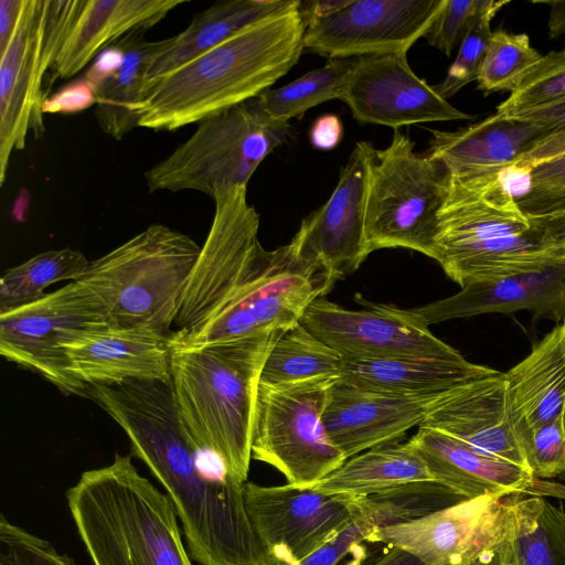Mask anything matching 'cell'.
<instances>
[{
    "label": "cell",
    "mask_w": 565,
    "mask_h": 565,
    "mask_svg": "<svg viewBox=\"0 0 565 565\" xmlns=\"http://www.w3.org/2000/svg\"><path fill=\"white\" fill-rule=\"evenodd\" d=\"M88 397L126 433L131 455L164 488L200 565H289L274 557L248 515L244 484L212 473L186 431L171 382L95 385Z\"/></svg>",
    "instance_id": "cell-1"
},
{
    "label": "cell",
    "mask_w": 565,
    "mask_h": 565,
    "mask_svg": "<svg viewBox=\"0 0 565 565\" xmlns=\"http://www.w3.org/2000/svg\"><path fill=\"white\" fill-rule=\"evenodd\" d=\"M301 1L233 35L150 83L139 127L175 130L262 95L286 75L305 50Z\"/></svg>",
    "instance_id": "cell-2"
},
{
    "label": "cell",
    "mask_w": 565,
    "mask_h": 565,
    "mask_svg": "<svg viewBox=\"0 0 565 565\" xmlns=\"http://www.w3.org/2000/svg\"><path fill=\"white\" fill-rule=\"evenodd\" d=\"M281 331L171 349V385L181 420L200 451L237 483L247 481L257 386Z\"/></svg>",
    "instance_id": "cell-3"
},
{
    "label": "cell",
    "mask_w": 565,
    "mask_h": 565,
    "mask_svg": "<svg viewBox=\"0 0 565 565\" xmlns=\"http://www.w3.org/2000/svg\"><path fill=\"white\" fill-rule=\"evenodd\" d=\"M67 504L94 565H193L167 494L141 476L132 455L84 471Z\"/></svg>",
    "instance_id": "cell-4"
},
{
    "label": "cell",
    "mask_w": 565,
    "mask_h": 565,
    "mask_svg": "<svg viewBox=\"0 0 565 565\" xmlns=\"http://www.w3.org/2000/svg\"><path fill=\"white\" fill-rule=\"evenodd\" d=\"M559 259L544 248L540 228L500 172L449 174L434 260L461 288L539 270Z\"/></svg>",
    "instance_id": "cell-5"
},
{
    "label": "cell",
    "mask_w": 565,
    "mask_h": 565,
    "mask_svg": "<svg viewBox=\"0 0 565 565\" xmlns=\"http://www.w3.org/2000/svg\"><path fill=\"white\" fill-rule=\"evenodd\" d=\"M338 280L306 254L296 236L273 250L259 244L193 328L171 334L170 349L200 348L279 330L300 322L308 307Z\"/></svg>",
    "instance_id": "cell-6"
},
{
    "label": "cell",
    "mask_w": 565,
    "mask_h": 565,
    "mask_svg": "<svg viewBox=\"0 0 565 565\" xmlns=\"http://www.w3.org/2000/svg\"><path fill=\"white\" fill-rule=\"evenodd\" d=\"M200 252L190 236L152 224L90 260L76 281L99 299L110 326L147 329L170 338Z\"/></svg>",
    "instance_id": "cell-7"
},
{
    "label": "cell",
    "mask_w": 565,
    "mask_h": 565,
    "mask_svg": "<svg viewBox=\"0 0 565 565\" xmlns=\"http://www.w3.org/2000/svg\"><path fill=\"white\" fill-rule=\"evenodd\" d=\"M394 129L391 143L366 141L365 252L408 248L435 257L438 213L446 198L445 163Z\"/></svg>",
    "instance_id": "cell-8"
},
{
    "label": "cell",
    "mask_w": 565,
    "mask_h": 565,
    "mask_svg": "<svg viewBox=\"0 0 565 565\" xmlns=\"http://www.w3.org/2000/svg\"><path fill=\"white\" fill-rule=\"evenodd\" d=\"M288 121L274 119L260 95L199 122L195 132L145 172L149 192L194 190L211 196L247 183L287 138Z\"/></svg>",
    "instance_id": "cell-9"
},
{
    "label": "cell",
    "mask_w": 565,
    "mask_h": 565,
    "mask_svg": "<svg viewBox=\"0 0 565 565\" xmlns=\"http://www.w3.org/2000/svg\"><path fill=\"white\" fill-rule=\"evenodd\" d=\"M334 382H258L252 458L273 466L296 487H311L338 469L347 458L322 420L328 390Z\"/></svg>",
    "instance_id": "cell-10"
},
{
    "label": "cell",
    "mask_w": 565,
    "mask_h": 565,
    "mask_svg": "<svg viewBox=\"0 0 565 565\" xmlns=\"http://www.w3.org/2000/svg\"><path fill=\"white\" fill-rule=\"evenodd\" d=\"M520 494L461 500L418 520L375 530L367 539L396 547L424 565H466L500 551L518 535Z\"/></svg>",
    "instance_id": "cell-11"
},
{
    "label": "cell",
    "mask_w": 565,
    "mask_h": 565,
    "mask_svg": "<svg viewBox=\"0 0 565 565\" xmlns=\"http://www.w3.org/2000/svg\"><path fill=\"white\" fill-rule=\"evenodd\" d=\"M109 324L99 299L79 281L0 311V353L65 394L87 397V388L68 372L62 344L75 332Z\"/></svg>",
    "instance_id": "cell-12"
},
{
    "label": "cell",
    "mask_w": 565,
    "mask_h": 565,
    "mask_svg": "<svg viewBox=\"0 0 565 565\" xmlns=\"http://www.w3.org/2000/svg\"><path fill=\"white\" fill-rule=\"evenodd\" d=\"M246 509L267 551L296 565L318 551L360 514L359 497L311 487L244 483Z\"/></svg>",
    "instance_id": "cell-13"
},
{
    "label": "cell",
    "mask_w": 565,
    "mask_h": 565,
    "mask_svg": "<svg viewBox=\"0 0 565 565\" xmlns=\"http://www.w3.org/2000/svg\"><path fill=\"white\" fill-rule=\"evenodd\" d=\"M358 300L365 305L364 309H347L318 298L300 321L344 359L462 356L434 335L409 309Z\"/></svg>",
    "instance_id": "cell-14"
},
{
    "label": "cell",
    "mask_w": 565,
    "mask_h": 565,
    "mask_svg": "<svg viewBox=\"0 0 565 565\" xmlns=\"http://www.w3.org/2000/svg\"><path fill=\"white\" fill-rule=\"evenodd\" d=\"M444 0H349L307 23L305 49L329 58L405 53L428 32Z\"/></svg>",
    "instance_id": "cell-15"
},
{
    "label": "cell",
    "mask_w": 565,
    "mask_h": 565,
    "mask_svg": "<svg viewBox=\"0 0 565 565\" xmlns=\"http://www.w3.org/2000/svg\"><path fill=\"white\" fill-rule=\"evenodd\" d=\"M341 99L359 122L393 129L475 118L454 107L434 86L419 78L405 53L361 56Z\"/></svg>",
    "instance_id": "cell-16"
},
{
    "label": "cell",
    "mask_w": 565,
    "mask_h": 565,
    "mask_svg": "<svg viewBox=\"0 0 565 565\" xmlns=\"http://www.w3.org/2000/svg\"><path fill=\"white\" fill-rule=\"evenodd\" d=\"M447 391L404 395L372 390L341 377L328 390L322 420L348 459L373 447L399 441L406 431L422 424Z\"/></svg>",
    "instance_id": "cell-17"
},
{
    "label": "cell",
    "mask_w": 565,
    "mask_h": 565,
    "mask_svg": "<svg viewBox=\"0 0 565 565\" xmlns=\"http://www.w3.org/2000/svg\"><path fill=\"white\" fill-rule=\"evenodd\" d=\"M61 349L68 372L86 388L128 381L171 382L169 338L154 331L96 326L73 333Z\"/></svg>",
    "instance_id": "cell-18"
},
{
    "label": "cell",
    "mask_w": 565,
    "mask_h": 565,
    "mask_svg": "<svg viewBox=\"0 0 565 565\" xmlns=\"http://www.w3.org/2000/svg\"><path fill=\"white\" fill-rule=\"evenodd\" d=\"M42 0H24L6 49L0 53V184L14 149L25 145L29 128L43 130Z\"/></svg>",
    "instance_id": "cell-19"
},
{
    "label": "cell",
    "mask_w": 565,
    "mask_h": 565,
    "mask_svg": "<svg viewBox=\"0 0 565 565\" xmlns=\"http://www.w3.org/2000/svg\"><path fill=\"white\" fill-rule=\"evenodd\" d=\"M366 183V141H360L328 201L302 220L295 235L301 249L318 259L337 280L355 271L367 257Z\"/></svg>",
    "instance_id": "cell-20"
},
{
    "label": "cell",
    "mask_w": 565,
    "mask_h": 565,
    "mask_svg": "<svg viewBox=\"0 0 565 565\" xmlns=\"http://www.w3.org/2000/svg\"><path fill=\"white\" fill-rule=\"evenodd\" d=\"M409 440L433 479L463 499L523 493L565 498L561 484L536 478L526 467L479 451L441 431L420 427Z\"/></svg>",
    "instance_id": "cell-21"
},
{
    "label": "cell",
    "mask_w": 565,
    "mask_h": 565,
    "mask_svg": "<svg viewBox=\"0 0 565 565\" xmlns=\"http://www.w3.org/2000/svg\"><path fill=\"white\" fill-rule=\"evenodd\" d=\"M420 427L441 431L479 451L526 467L512 422L505 374L498 370L448 390Z\"/></svg>",
    "instance_id": "cell-22"
},
{
    "label": "cell",
    "mask_w": 565,
    "mask_h": 565,
    "mask_svg": "<svg viewBox=\"0 0 565 565\" xmlns=\"http://www.w3.org/2000/svg\"><path fill=\"white\" fill-rule=\"evenodd\" d=\"M426 326L484 313L530 311L565 319V258L542 269L467 285L457 294L409 309Z\"/></svg>",
    "instance_id": "cell-23"
},
{
    "label": "cell",
    "mask_w": 565,
    "mask_h": 565,
    "mask_svg": "<svg viewBox=\"0 0 565 565\" xmlns=\"http://www.w3.org/2000/svg\"><path fill=\"white\" fill-rule=\"evenodd\" d=\"M429 131L431 138L426 151L443 161L449 174L456 177L500 172L553 134L541 126L495 114L457 130Z\"/></svg>",
    "instance_id": "cell-24"
},
{
    "label": "cell",
    "mask_w": 565,
    "mask_h": 565,
    "mask_svg": "<svg viewBox=\"0 0 565 565\" xmlns=\"http://www.w3.org/2000/svg\"><path fill=\"white\" fill-rule=\"evenodd\" d=\"M184 0H81L53 65L54 78L82 71L103 49L128 33L148 30Z\"/></svg>",
    "instance_id": "cell-25"
},
{
    "label": "cell",
    "mask_w": 565,
    "mask_h": 565,
    "mask_svg": "<svg viewBox=\"0 0 565 565\" xmlns=\"http://www.w3.org/2000/svg\"><path fill=\"white\" fill-rule=\"evenodd\" d=\"M504 374L518 440L526 430L564 416L565 359L558 344V326Z\"/></svg>",
    "instance_id": "cell-26"
},
{
    "label": "cell",
    "mask_w": 565,
    "mask_h": 565,
    "mask_svg": "<svg viewBox=\"0 0 565 565\" xmlns=\"http://www.w3.org/2000/svg\"><path fill=\"white\" fill-rule=\"evenodd\" d=\"M146 31H132L116 43L117 63L94 88L97 122L106 135L117 140L139 127L147 72L156 56L173 40L172 36L147 41Z\"/></svg>",
    "instance_id": "cell-27"
},
{
    "label": "cell",
    "mask_w": 565,
    "mask_h": 565,
    "mask_svg": "<svg viewBox=\"0 0 565 565\" xmlns=\"http://www.w3.org/2000/svg\"><path fill=\"white\" fill-rule=\"evenodd\" d=\"M497 370L471 363L463 356H392L344 359L342 377L362 386L404 395L445 392Z\"/></svg>",
    "instance_id": "cell-28"
},
{
    "label": "cell",
    "mask_w": 565,
    "mask_h": 565,
    "mask_svg": "<svg viewBox=\"0 0 565 565\" xmlns=\"http://www.w3.org/2000/svg\"><path fill=\"white\" fill-rule=\"evenodd\" d=\"M299 0H228L216 2L196 14L189 26L173 36L171 44L156 56L146 87L225 42L244 29L282 12Z\"/></svg>",
    "instance_id": "cell-29"
},
{
    "label": "cell",
    "mask_w": 565,
    "mask_h": 565,
    "mask_svg": "<svg viewBox=\"0 0 565 565\" xmlns=\"http://www.w3.org/2000/svg\"><path fill=\"white\" fill-rule=\"evenodd\" d=\"M430 480L435 481L408 439L373 447L348 458L311 488L327 493L363 497L408 482Z\"/></svg>",
    "instance_id": "cell-30"
},
{
    "label": "cell",
    "mask_w": 565,
    "mask_h": 565,
    "mask_svg": "<svg viewBox=\"0 0 565 565\" xmlns=\"http://www.w3.org/2000/svg\"><path fill=\"white\" fill-rule=\"evenodd\" d=\"M343 373L344 358L300 321L280 332L265 361L259 382L295 385L337 381Z\"/></svg>",
    "instance_id": "cell-31"
},
{
    "label": "cell",
    "mask_w": 565,
    "mask_h": 565,
    "mask_svg": "<svg viewBox=\"0 0 565 565\" xmlns=\"http://www.w3.org/2000/svg\"><path fill=\"white\" fill-rule=\"evenodd\" d=\"M521 209L542 214L565 206V132H553L505 169Z\"/></svg>",
    "instance_id": "cell-32"
},
{
    "label": "cell",
    "mask_w": 565,
    "mask_h": 565,
    "mask_svg": "<svg viewBox=\"0 0 565 565\" xmlns=\"http://www.w3.org/2000/svg\"><path fill=\"white\" fill-rule=\"evenodd\" d=\"M461 500L465 499L437 481L408 482L359 497L360 514L354 521L367 542L377 529L418 520Z\"/></svg>",
    "instance_id": "cell-33"
},
{
    "label": "cell",
    "mask_w": 565,
    "mask_h": 565,
    "mask_svg": "<svg viewBox=\"0 0 565 565\" xmlns=\"http://www.w3.org/2000/svg\"><path fill=\"white\" fill-rule=\"evenodd\" d=\"M522 522L501 565H565V510L543 497L521 499Z\"/></svg>",
    "instance_id": "cell-34"
},
{
    "label": "cell",
    "mask_w": 565,
    "mask_h": 565,
    "mask_svg": "<svg viewBox=\"0 0 565 565\" xmlns=\"http://www.w3.org/2000/svg\"><path fill=\"white\" fill-rule=\"evenodd\" d=\"M90 260L70 247L42 252L7 269L0 279V311L32 302L52 284L78 280Z\"/></svg>",
    "instance_id": "cell-35"
},
{
    "label": "cell",
    "mask_w": 565,
    "mask_h": 565,
    "mask_svg": "<svg viewBox=\"0 0 565 565\" xmlns=\"http://www.w3.org/2000/svg\"><path fill=\"white\" fill-rule=\"evenodd\" d=\"M361 56L329 58L324 66L312 70L295 81L260 95L270 117L281 121L300 117L308 109L339 98Z\"/></svg>",
    "instance_id": "cell-36"
},
{
    "label": "cell",
    "mask_w": 565,
    "mask_h": 565,
    "mask_svg": "<svg viewBox=\"0 0 565 565\" xmlns=\"http://www.w3.org/2000/svg\"><path fill=\"white\" fill-rule=\"evenodd\" d=\"M542 56L526 33L492 31L477 76L478 89L484 95L513 93Z\"/></svg>",
    "instance_id": "cell-37"
},
{
    "label": "cell",
    "mask_w": 565,
    "mask_h": 565,
    "mask_svg": "<svg viewBox=\"0 0 565 565\" xmlns=\"http://www.w3.org/2000/svg\"><path fill=\"white\" fill-rule=\"evenodd\" d=\"M510 1L479 0L477 12L460 44L459 52L446 77L434 86L445 99L452 97L467 84L477 81L480 65L491 36V22Z\"/></svg>",
    "instance_id": "cell-38"
},
{
    "label": "cell",
    "mask_w": 565,
    "mask_h": 565,
    "mask_svg": "<svg viewBox=\"0 0 565 565\" xmlns=\"http://www.w3.org/2000/svg\"><path fill=\"white\" fill-rule=\"evenodd\" d=\"M565 97V47L542 56L520 86L499 104L500 117L533 109Z\"/></svg>",
    "instance_id": "cell-39"
},
{
    "label": "cell",
    "mask_w": 565,
    "mask_h": 565,
    "mask_svg": "<svg viewBox=\"0 0 565 565\" xmlns=\"http://www.w3.org/2000/svg\"><path fill=\"white\" fill-rule=\"evenodd\" d=\"M526 467L540 479L565 477L564 416L519 436Z\"/></svg>",
    "instance_id": "cell-40"
},
{
    "label": "cell",
    "mask_w": 565,
    "mask_h": 565,
    "mask_svg": "<svg viewBox=\"0 0 565 565\" xmlns=\"http://www.w3.org/2000/svg\"><path fill=\"white\" fill-rule=\"evenodd\" d=\"M0 565H76L46 540L0 518Z\"/></svg>",
    "instance_id": "cell-41"
},
{
    "label": "cell",
    "mask_w": 565,
    "mask_h": 565,
    "mask_svg": "<svg viewBox=\"0 0 565 565\" xmlns=\"http://www.w3.org/2000/svg\"><path fill=\"white\" fill-rule=\"evenodd\" d=\"M479 0H444L428 32L427 42L450 56L461 44L478 9Z\"/></svg>",
    "instance_id": "cell-42"
},
{
    "label": "cell",
    "mask_w": 565,
    "mask_h": 565,
    "mask_svg": "<svg viewBox=\"0 0 565 565\" xmlns=\"http://www.w3.org/2000/svg\"><path fill=\"white\" fill-rule=\"evenodd\" d=\"M530 215L541 231L544 248L557 258H565V206Z\"/></svg>",
    "instance_id": "cell-43"
},
{
    "label": "cell",
    "mask_w": 565,
    "mask_h": 565,
    "mask_svg": "<svg viewBox=\"0 0 565 565\" xmlns=\"http://www.w3.org/2000/svg\"><path fill=\"white\" fill-rule=\"evenodd\" d=\"M502 118L531 122L545 128L550 132H565V97L550 104Z\"/></svg>",
    "instance_id": "cell-44"
},
{
    "label": "cell",
    "mask_w": 565,
    "mask_h": 565,
    "mask_svg": "<svg viewBox=\"0 0 565 565\" xmlns=\"http://www.w3.org/2000/svg\"><path fill=\"white\" fill-rule=\"evenodd\" d=\"M343 136V125L339 116L326 114L318 117L309 131L311 145L320 150L335 148Z\"/></svg>",
    "instance_id": "cell-45"
},
{
    "label": "cell",
    "mask_w": 565,
    "mask_h": 565,
    "mask_svg": "<svg viewBox=\"0 0 565 565\" xmlns=\"http://www.w3.org/2000/svg\"><path fill=\"white\" fill-rule=\"evenodd\" d=\"M24 0H0V53L12 38Z\"/></svg>",
    "instance_id": "cell-46"
},
{
    "label": "cell",
    "mask_w": 565,
    "mask_h": 565,
    "mask_svg": "<svg viewBox=\"0 0 565 565\" xmlns=\"http://www.w3.org/2000/svg\"><path fill=\"white\" fill-rule=\"evenodd\" d=\"M548 7V36L565 42V0L537 1Z\"/></svg>",
    "instance_id": "cell-47"
},
{
    "label": "cell",
    "mask_w": 565,
    "mask_h": 565,
    "mask_svg": "<svg viewBox=\"0 0 565 565\" xmlns=\"http://www.w3.org/2000/svg\"><path fill=\"white\" fill-rule=\"evenodd\" d=\"M371 565H424L407 552L390 547V550L375 559Z\"/></svg>",
    "instance_id": "cell-48"
},
{
    "label": "cell",
    "mask_w": 565,
    "mask_h": 565,
    "mask_svg": "<svg viewBox=\"0 0 565 565\" xmlns=\"http://www.w3.org/2000/svg\"><path fill=\"white\" fill-rule=\"evenodd\" d=\"M466 565H501L500 552L491 551L481 555L478 559Z\"/></svg>",
    "instance_id": "cell-49"
},
{
    "label": "cell",
    "mask_w": 565,
    "mask_h": 565,
    "mask_svg": "<svg viewBox=\"0 0 565 565\" xmlns=\"http://www.w3.org/2000/svg\"><path fill=\"white\" fill-rule=\"evenodd\" d=\"M558 344L565 359V319L558 324Z\"/></svg>",
    "instance_id": "cell-50"
},
{
    "label": "cell",
    "mask_w": 565,
    "mask_h": 565,
    "mask_svg": "<svg viewBox=\"0 0 565 565\" xmlns=\"http://www.w3.org/2000/svg\"><path fill=\"white\" fill-rule=\"evenodd\" d=\"M564 424H565V412H564Z\"/></svg>",
    "instance_id": "cell-51"
}]
</instances>
